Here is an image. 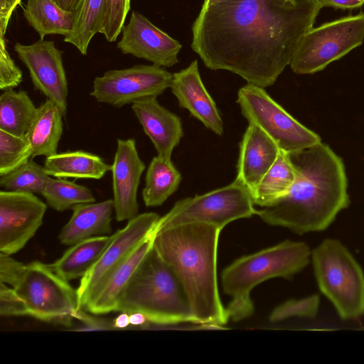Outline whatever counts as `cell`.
I'll list each match as a JSON object with an SVG mask.
<instances>
[{"instance_id": "obj_1", "label": "cell", "mask_w": 364, "mask_h": 364, "mask_svg": "<svg viewBox=\"0 0 364 364\" xmlns=\"http://www.w3.org/2000/svg\"><path fill=\"white\" fill-rule=\"evenodd\" d=\"M321 8L314 0H226L202 6L191 48L210 70L265 88L291 63Z\"/></svg>"}, {"instance_id": "obj_2", "label": "cell", "mask_w": 364, "mask_h": 364, "mask_svg": "<svg viewBox=\"0 0 364 364\" xmlns=\"http://www.w3.org/2000/svg\"><path fill=\"white\" fill-rule=\"evenodd\" d=\"M289 155L296 171L294 183L287 195L256 215L299 235L325 230L350 203L343 161L322 141Z\"/></svg>"}, {"instance_id": "obj_3", "label": "cell", "mask_w": 364, "mask_h": 364, "mask_svg": "<svg viewBox=\"0 0 364 364\" xmlns=\"http://www.w3.org/2000/svg\"><path fill=\"white\" fill-rule=\"evenodd\" d=\"M221 230L188 223L154 232L153 247L176 277L194 323L222 328L229 316L221 302L217 252Z\"/></svg>"}, {"instance_id": "obj_4", "label": "cell", "mask_w": 364, "mask_h": 364, "mask_svg": "<svg viewBox=\"0 0 364 364\" xmlns=\"http://www.w3.org/2000/svg\"><path fill=\"white\" fill-rule=\"evenodd\" d=\"M311 253L306 242L286 240L233 261L221 274L223 291L231 297L226 308L229 318L239 321L250 317L254 311L253 288L272 278L291 279L309 265Z\"/></svg>"}, {"instance_id": "obj_5", "label": "cell", "mask_w": 364, "mask_h": 364, "mask_svg": "<svg viewBox=\"0 0 364 364\" xmlns=\"http://www.w3.org/2000/svg\"><path fill=\"white\" fill-rule=\"evenodd\" d=\"M115 311L142 313L155 325L194 323L176 277L153 246L120 294Z\"/></svg>"}, {"instance_id": "obj_6", "label": "cell", "mask_w": 364, "mask_h": 364, "mask_svg": "<svg viewBox=\"0 0 364 364\" xmlns=\"http://www.w3.org/2000/svg\"><path fill=\"white\" fill-rule=\"evenodd\" d=\"M311 262L321 292L342 320L364 316V272L338 239L326 238L311 250Z\"/></svg>"}, {"instance_id": "obj_7", "label": "cell", "mask_w": 364, "mask_h": 364, "mask_svg": "<svg viewBox=\"0 0 364 364\" xmlns=\"http://www.w3.org/2000/svg\"><path fill=\"white\" fill-rule=\"evenodd\" d=\"M13 288L25 302L28 316L46 323L70 327L80 309L77 289L39 261L26 264Z\"/></svg>"}, {"instance_id": "obj_8", "label": "cell", "mask_w": 364, "mask_h": 364, "mask_svg": "<svg viewBox=\"0 0 364 364\" xmlns=\"http://www.w3.org/2000/svg\"><path fill=\"white\" fill-rule=\"evenodd\" d=\"M252 196L237 180L202 195L178 200L161 217L155 231L188 223H205L222 230L228 223L256 214Z\"/></svg>"}, {"instance_id": "obj_9", "label": "cell", "mask_w": 364, "mask_h": 364, "mask_svg": "<svg viewBox=\"0 0 364 364\" xmlns=\"http://www.w3.org/2000/svg\"><path fill=\"white\" fill-rule=\"evenodd\" d=\"M363 41V13L311 27L301 38L289 65L296 74L315 73L360 46Z\"/></svg>"}, {"instance_id": "obj_10", "label": "cell", "mask_w": 364, "mask_h": 364, "mask_svg": "<svg viewBox=\"0 0 364 364\" xmlns=\"http://www.w3.org/2000/svg\"><path fill=\"white\" fill-rule=\"evenodd\" d=\"M237 103L249 123L257 125L284 152H297L321 142L318 134L293 117L263 87L247 83L238 90Z\"/></svg>"}, {"instance_id": "obj_11", "label": "cell", "mask_w": 364, "mask_h": 364, "mask_svg": "<svg viewBox=\"0 0 364 364\" xmlns=\"http://www.w3.org/2000/svg\"><path fill=\"white\" fill-rule=\"evenodd\" d=\"M173 74L155 65H136L110 70L96 77L90 95L97 102L120 108L149 97H158L170 88Z\"/></svg>"}, {"instance_id": "obj_12", "label": "cell", "mask_w": 364, "mask_h": 364, "mask_svg": "<svg viewBox=\"0 0 364 364\" xmlns=\"http://www.w3.org/2000/svg\"><path fill=\"white\" fill-rule=\"evenodd\" d=\"M160 216L152 212L138 214L112 234V239L94 267L85 275L77 289L80 308L82 309L93 292L108 275L144 240L152 235Z\"/></svg>"}, {"instance_id": "obj_13", "label": "cell", "mask_w": 364, "mask_h": 364, "mask_svg": "<svg viewBox=\"0 0 364 364\" xmlns=\"http://www.w3.org/2000/svg\"><path fill=\"white\" fill-rule=\"evenodd\" d=\"M47 205L34 193L0 191V252L22 250L42 225Z\"/></svg>"}, {"instance_id": "obj_14", "label": "cell", "mask_w": 364, "mask_h": 364, "mask_svg": "<svg viewBox=\"0 0 364 364\" xmlns=\"http://www.w3.org/2000/svg\"><path fill=\"white\" fill-rule=\"evenodd\" d=\"M14 50L28 68L35 90L67 112L68 85L63 63V51L53 41L41 39L30 45L16 43Z\"/></svg>"}, {"instance_id": "obj_15", "label": "cell", "mask_w": 364, "mask_h": 364, "mask_svg": "<svg viewBox=\"0 0 364 364\" xmlns=\"http://www.w3.org/2000/svg\"><path fill=\"white\" fill-rule=\"evenodd\" d=\"M122 33L117 46L122 53L131 54L159 67H171L178 63L181 44L140 13L132 11Z\"/></svg>"}, {"instance_id": "obj_16", "label": "cell", "mask_w": 364, "mask_h": 364, "mask_svg": "<svg viewBox=\"0 0 364 364\" xmlns=\"http://www.w3.org/2000/svg\"><path fill=\"white\" fill-rule=\"evenodd\" d=\"M111 171L113 205L117 221L129 220L138 215L137 191L145 170L134 139H118Z\"/></svg>"}, {"instance_id": "obj_17", "label": "cell", "mask_w": 364, "mask_h": 364, "mask_svg": "<svg viewBox=\"0 0 364 364\" xmlns=\"http://www.w3.org/2000/svg\"><path fill=\"white\" fill-rule=\"evenodd\" d=\"M181 108L217 135L224 132L223 121L216 104L201 80L198 60L173 74L170 87Z\"/></svg>"}, {"instance_id": "obj_18", "label": "cell", "mask_w": 364, "mask_h": 364, "mask_svg": "<svg viewBox=\"0 0 364 364\" xmlns=\"http://www.w3.org/2000/svg\"><path fill=\"white\" fill-rule=\"evenodd\" d=\"M280 149L255 124L249 123L239 146L235 180L250 195L277 159Z\"/></svg>"}, {"instance_id": "obj_19", "label": "cell", "mask_w": 364, "mask_h": 364, "mask_svg": "<svg viewBox=\"0 0 364 364\" xmlns=\"http://www.w3.org/2000/svg\"><path fill=\"white\" fill-rule=\"evenodd\" d=\"M132 109L157 155L171 159L173 149L183 136L180 117L161 105L156 97L137 100L132 104Z\"/></svg>"}, {"instance_id": "obj_20", "label": "cell", "mask_w": 364, "mask_h": 364, "mask_svg": "<svg viewBox=\"0 0 364 364\" xmlns=\"http://www.w3.org/2000/svg\"><path fill=\"white\" fill-rule=\"evenodd\" d=\"M153 237L154 233L134 248L93 292L82 309L95 315L115 311L120 294L152 248Z\"/></svg>"}, {"instance_id": "obj_21", "label": "cell", "mask_w": 364, "mask_h": 364, "mask_svg": "<svg viewBox=\"0 0 364 364\" xmlns=\"http://www.w3.org/2000/svg\"><path fill=\"white\" fill-rule=\"evenodd\" d=\"M71 210L70 220L58 235L61 244L71 246L86 239L111 235L112 199L78 204Z\"/></svg>"}, {"instance_id": "obj_22", "label": "cell", "mask_w": 364, "mask_h": 364, "mask_svg": "<svg viewBox=\"0 0 364 364\" xmlns=\"http://www.w3.org/2000/svg\"><path fill=\"white\" fill-rule=\"evenodd\" d=\"M63 116L57 105L48 99L38 107L25 136L31 146L33 157L57 154L63 132Z\"/></svg>"}, {"instance_id": "obj_23", "label": "cell", "mask_w": 364, "mask_h": 364, "mask_svg": "<svg viewBox=\"0 0 364 364\" xmlns=\"http://www.w3.org/2000/svg\"><path fill=\"white\" fill-rule=\"evenodd\" d=\"M43 167L48 176L58 178L100 179L112 165L83 150L68 151L46 157Z\"/></svg>"}, {"instance_id": "obj_24", "label": "cell", "mask_w": 364, "mask_h": 364, "mask_svg": "<svg viewBox=\"0 0 364 364\" xmlns=\"http://www.w3.org/2000/svg\"><path fill=\"white\" fill-rule=\"evenodd\" d=\"M112 239V234L82 240L71 245L50 265L57 274L68 282L82 279L97 263Z\"/></svg>"}, {"instance_id": "obj_25", "label": "cell", "mask_w": 364, "mask_h": 364, "mask_svg": "<svg viewBox=\"0 0 364 364\" xmlns=\"http://www.w3.org/2000/svg\"><path fill=\"white\" fill-rule=\"evenodd\" d=\"M23 14L41 39L51 34L66 36L73 28V11L63 9L55 0H28Z\"/></svg>"}, {"instance_id": "obj_26", "label": "cell", "mask_w": 364, "mask_h": 364, "mask_svg": "<svg viewBox=\"0 0 364 364\" xmlns=\"http://www.w3.org/2000/svg\"><path fill=\"white\" fill-rule=\"evenodd\" d=\"M296 178L289 154L280 150L271 168L251 194L255 205H269L288 194Z\"/></svg>"}, {"instance_id": "obj_27", "label": "cell", "mask_w": 364, "mask_h": 364, "mask_svg": "<svg viewBox=\"0 0 364 364\" xmlns=\"http://www.w3.org/2000/svg\"><path fill=\"white\" fill-rule=\"evenodd\" d=\"M182 177L171 159L156 156L151 161L142 191L147 207L161 205L178 189Z\"/></svg>"}, {"instance_id": "obj_28", "label": "cell", "mask_w": 364, "mask_h": 364, "mask_svg": "<svg viewBox=\"0 0 364 364\" xmlns=\"http://www.w3.org/2000/svg\"><path fill=\"white\" fill-rule=\"evenodd\" d=\"M106 11V0H80L73 11L74 23L72 31L64 37V41L75 46L82 55L93 36L101 33Z\"/></svg>"}, {"instance_id": "obj_29", "label": "cell", "mask_w": 364, "mask_h": 364, "mask_svg": "<svg viewBox=\"0 0 364 364\" xmlns=\"http://www.w3.org/2000/svg\"><path fill=\"white\" fill-rule=\"evenodd\" d=\"M38 107L25 90H5L0 96V129L24 137Z\"/></svg>"}, {"instance_id": "obj_30", "label": "cell", "mask_w": 364, "mask_h": 364, "mask_svg": "<svg viewBox=\"0 0 364 364\" xmlns=\"http://www.w3.org/2000/svg\"><path fill=\"white\" fill-rule=\"evenodd\" d=\"M41 195L56 211L72 209L76 205L95 202L92 191L64 178L48 177Z\"/></svg>"}, {"instance_id": "obj_31", "label": "cell", "mask_w": 364, "mask_h": 364, "mask_svg": "<svg viewBox=\"0 0 364 364\" xmlns=\"http://www.w3.org/2000/svg\"><path fill=\"white\" fill-rule=\"evenodd\" d=\"M49 176L43 166L30 159L17 168L0 176V186L6 191L41 194Z\"/></svg>"}, {"instance_id": "obj_32", "label": "cell", "mask_w": 364, "mask_h": 364, "mask_svg": "<svg viewBox=\"0 0 364 364\" xmlns=\"http://www.w3.org/2000/svg\"><path fill=\"white\" fill-rule=\"evenodd\" d=\"M33 157L26 138L0 129V176L17 168Z\"/></svg>"}, {"instance_id": "obj_33", "label": "cell", "mask_w": 364, "mask_h": 364, "mask_svg": "<svg viewBox=\"0 0 364 364\" xmlns=\"http://www.w3.org/2000/svg\"><path fill=\"white\" fill-rule=\"evenodd\" d=\"M319 305L320 297L318 294L298 299H289L273 309L269 320L277 322L291 317L314 318L318 314Z\"/></svg>"}, {"instance_id": "obj_34", "label": "cell", "mask_w": 364, "mask_h": 364, "mask_svg": "<svg viewBox=\"0 0 364 364\" xmlns=\"http://www.w3.org/2000/svg\"><path fill=\"white\" fill-rule=\"evenodd\" d=\"M131 0H106V11L102 33L107 41L114 42L122 32L128 12Z\"/></svg>"}, {"instance_id": "obj_35", "label": "cell", "mask_w": 364, "mask_h": 364, "mask_svg": "<svg viewBox=\"0 0 364 364\" xmlns=\"http://www.w3.org/2000/svg\"><path fill=\"white\" fill-rule=\"evenodd\" d=\"M23 80V73L10 56L4 36H0V90H14Z\"/></svg>"}, {"instance_id": "obj_36", "label": "cell", "mask_w": 364, "mask_h": 364, "mask_svg": "<svg viewBox=\"0 0 364 364\" xmlns=\"http://www.w3.org/2000/svg\"><path fill=\"white\" fill-rule=\"evenodd\" d=\"M0 315L5 317L28 316L25 302L14 288L1 282Z\"/></svg>"}, {"instance_id": "obj_37", "label": "cell", "mask_w": 364, "mask_h": 364, "mask_svg": "<svg viewBox=\"0 0 364 364\" xmlns=\"http://www.w3.org/2000/svg\"><path fill=\"white\" fill-rule=\"evenodd\" d=\"M26 264L10 255L0 252V282L14 287L22 276Z\"/></svg>"}, {"instance_id": "obj_38", "label": "cell", "mask_w": 364, "mask_h": 364, "mask_svg": "<svg viewBox=\"0 0 364 364\" xmlns=\"http://www.w3.org/2000/svg\"><path fill=\"white\" fill-rule=\"evenodd\" d=\"M95 316V314H91L87 311H84L82 309H80L76 314L75 319L80 321L83 324V326L77 331L115 329L114 322L97 318Z\"/></svg>"}, {"instance_id": "obj_39", "label": "cell", "mask_w": 364, "mask_h": 364, "mask_svg": "<svg viewBox=\"0 0 364 364\" xmlns=\"http://www.w3.org/2000/svg\"><path fill=\"white\" fill-rule=\"evenodd\" d=\"M21 1V0H0V36H5L12 13Z\"/></svg>"}, {"instance_id": "obj_40", "label": "cell", "mask_w": 364, "mask_h": 364, "mask_svg": "<svg viewBox=\"0 0 364 364\" xmlns=\"http://www.w3.org/2000/svg\"><path fill=\"white\" fill-rule=\"evenodd\" d=\"M319 7L330 6L338 9H354L364 4V0H314Z\"/></svg>"}, {"instance_id": "obj_41", "label": "cell", "mask_w": 364, "mask_h": 364, "mask_svg": "<svg viewBox=\"0 0 364 364\" xmlns=\"http://www.w3.org/2000/svg\"><path fill=\"white\" fill-rule=\"evenodd\" d=\"M129 322L131 326H146L149 323L147 317L140 312H133L129 314Z\"/></svg>"}, {"instance_id": "obj_42", "label": "cell", "mask_w": 364, "mask_h": 364, "mask_svg": "<svg viewBox=\"0 0 364 364\" xmlns=\"http://www.w3.org/2000/svg\"><path fill=\"white\" fill-rule=\"evenodd\" d=\"M116 318L114 320V326L117 328H124L130 325L129 314L126 312H121Z\"/></svg>"}, {"instance_id": "obj_43", "label": "cell", "mask_w": 364, "mask_h": 364, "mask_svg": "<svg viewBox=\"0 0 364 364\" xmlns=\"http://www.w3.org/2000/svg\"><path fill=\"white\" fill-rule=\"evenodd\" d=\"M55 1L63 9L73 11L77 7L80 0H55Z\"/></svg>"}, {"instance_id": "obj_44", "label": "cell", "mask_w": 364, "mask_h": 364, "mask_svg": "<svg viewBox=\"0 0 364 364\" xmlns=\"http://www.w3.org/2000/svg\"><path fill=\"white\" fill-rule=\"evenodd\" d=\"M226 0H204L203 6H208L214 4L220 3Z\"/></svg>"}]
</instances>
